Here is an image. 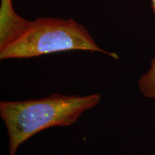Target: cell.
Wrapping results in <instances>:
<instances>
[{"instance_id":"3","label":"cell","mask_w":155,"mask_h":155,"mask_svg":"<svg viewBox=\"0 0 155 155\" xmlns=\"http://www.w3.org/2000/svg\"><path fill=\"white\" fill-rule=\"evenodd\" d=\"M155 11V0H152ZM139 88L143 96L155 100V56L152 60L150 68L139 78Z\"/></svg>"},{"instance_id":"2","label":"cell","mask_w":155,"mask_h":155,"mask_svg":"<svg viewBox=\"0 0 155 155\" xmlns=\"http://www.w3.org/2000/svg\"><path fill=\"white\" fill-rule=\"evenodd\" d=\"M71 50H88L118 58L103 50L88 31L73 19L40 17L33 21L21 18L11 43L0 50V59H22Z\"/></svg>"},{"instance_id":"1","label":"cell","mask_w":155,"mask_h":155,"mask_svg":"<svg viewBox=\"0 0 155 155\" xmlns=\"http://www.w3.org/2000/svg\"><path fill=\"white\" fill-rule=\"evenodd\" d=\"M101 98L98 94H53L39 99L2 101L0 115L7 128L9 155H16L20 145L40 131L73 124L83 112L97 106Z\"/></svg>"}]
</instances>
